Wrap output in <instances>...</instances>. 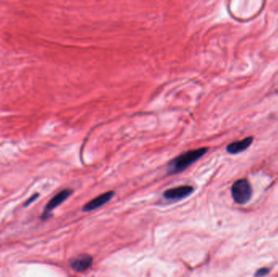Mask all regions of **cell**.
<instances>
[{
    "mask_svg": "<svg viewBox=\"0 0 278 277\" xmlns=\"http://www.w3.org/2000/svg\"><path fill=\"white\" fill-rule=\"evenodd\" d=\"M207 151L208 148L202 147L200 149L188 151L185 153H182L169 162L167 165V173L169 175L181 173V172L191 166L193 164H195L199 159H201Z\"/></svg>",
    "mask_w": 278,
    "mask_h": 277,
    "instance_id": "6da1fadb",
    "label": "cell"
},
{
    "mask_svg": "<svg viewBox=\"0 0 278 277\" xmlns=\"http://www.w3.org/2000/svg\"><path fill=\"white\" fill-rule=\"evenodd\" d=\"M231 194L236 203L245 204L249 201L252 195V186L246 179H241L233 183L231 188Z\"/></svg>",
    "mask_w": 278,
    "mask_h": 277,
    "instance_id": "7a4b0ae2",
    "label": "cell"
},
{
    "mask_svg": "<svg viewBox=\"0 0 278 277\" xmlns=\"http://www.w3.org/2000/svg\"><path fill=\"white\" fill-rule=\"evenodd\" d=\"M74 191L71 189H65L58 193L56 195L53 197L52 199H51L49 202L47 204L44 211H43V216H42V220L45 221L48 220V217H50V212L53 211L54 209L56 208L57 206L61 205L64 201H66L67 199H69V197L71 196Z\"/></svg>",
    "mask_w": 278,
    "mask_h": 277,
    "instance_id": "3957f363",
    "label": "cell"
},
{
    "mask_svg": "<svg viewBox=\"0 0 278 277\" xmlns=\"http://www.w3.org/2000/svg\"><path fill=\"white\" fill-rule=\"evenodd\" d=\"M194 190L195 189L191 185H181L164 191L163 197L166 200H171V201L181 200L190 196V194L194 192Z\"/></svg>",
    "mask_w": 278,
    "mask_h": 277,
    "instance_id": "277c9868",
    "label": "cell"
},
{
    "mask_svg": "<svg viewBox=\"0 0 278 277\" xmlns=\"http://www.w3.org/2000/svg\"><path fill=\"white\" fill-rule=\"evenodd\" d=\"M93 258L91 255L84 253L72 258L69 266L76 273H84L92 267Z\"/></svg>",
    "mask_w": 278,
    "mask_h": 277,
    "instance_id": "5b68a950",
    "label": "cell"
},
{
    "mask_svg": "<svg viewBox=\"0 0 278 277\" xmlns=\"http://www.w3.org/2000/svg\"><path fill=\"white\" fill-rule=\"evenodd\" d=\"M114 195V191H107V192L100 194L99 196L88 201L87 203L85 204L83 207H82V211H84V212H90V211H95L96 209L100 208L101 206H103L104 204L108 202Z\"/></svg>",
    "mask_w": 278,
    "mask_h": 277,
    "instance_id": "8992f818",
    "label": "cell"
},
{
    "mask_svg": "<svg viewBox=\"0 0 278 277\" xmlns=\"http://www.w3.org/2000/svg\"><path fill=\"white\" fill-rule=\"evenodd\" d=\"M252 142H253V138L249 137V138H244L242 141L232 142L230 144L228 145L226 151L229 154H238V153H240V152H243V151L247 150L251 146Z\"/></svg>",
    "mask_w": 278,
    "mask_h": 277,
    "instance_id": "52a82bcc",
    "label": "cell"
},
{
    "mask_svg": "<svg viewBox=\"0 0 278 277\" xmlns=\"http://www.w3.org/2000/svg\"><path fill=\"white\" fill-rule=\"evenodd\" d=\"M269 273V269L268 268H261V269H259L257 271L256 273L254 274L255 277H263V276L268 275Z\"/></svg>",
    "mask_w": 278,
    "mask_h": 277,
    "instance_id": "ba28073f",
    "label": "cell"
},
{
    "mask_svg": "<svg viewBox=\"0 0 278 277\" xmlns=\"http://www.w3.org/2000/svg\"><path fill=\"white\" fill-rule=\"evenodd\" d=\"M38 197H39V194H33V196L30 197L28 200H27L26 202L25 203V206H29V204L32 203L33 201H35L36 199H38Z\"/></svg>",
    "mask_w": 278,
    "mask_h": 277,
    "instance_id": "9c48e42d",
    "label": "cell"
}]
</instances>
